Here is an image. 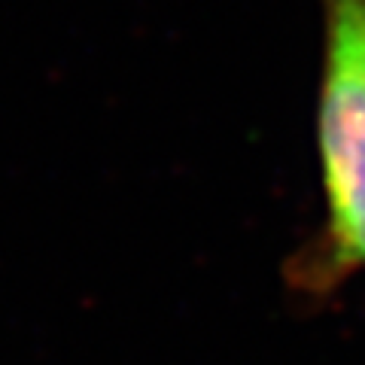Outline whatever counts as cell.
I'll use <instances>...</instances> for the list:
<instances>
[{
  "mask_svg": "<svg viewBox=\"0 0 365 365\" xmlns=\"http://www.w3.org/2000/svg\"><path fill=\"white\" fill-rule=\"evenodd\" d=\"M323 61L317 158L323 220L287 262L302 299H329L365 274V0H319Z\"/></svg>",
  "mask_w": 365,
  "mask_h": 365,
  "instance_id": "cell-1",
  "label": "cell"
}]
</instances>
